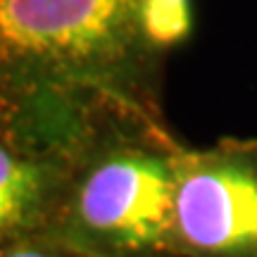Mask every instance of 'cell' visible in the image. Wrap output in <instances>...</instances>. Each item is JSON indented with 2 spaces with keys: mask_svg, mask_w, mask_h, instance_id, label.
Here are the masks:
<instances>
[{
  "mask_svg": "<svg viewBox=\"0 0 257 257\" xmlns=\"http://www.w3.org/2000/svg\"><path fill=\"white\" fill-rule=\"evenodd\" d=\"M98 88L0 76V243L46 229Z\"/></svg>",
  "mask_w": 257,
  "mask_h": 257,
  "instance_id": "obj_3",
  "label": "cell"
},
{
  "mask_svg": "<svg viewBox=\"0 0 257 257\" xmlns=\"http://www.w3.org/2000/svg\"><path fill=\"white\" fill-rule=\"evenodd\" d=\"M0 257H93V255L74 248V245L64 243V240L53 238V236L34 233V236L3 240L0 243Z\"/></svg>",
  "mask_w": 257,
  "mask_h": 257,
  "instance_id": "obj_5",
  "label": "cell"
},
{
  "mask_svg": "<svg viewBox=\"0 0 257 257\" xmlns=\"http://www.w3.org/2000/svg\"><path fill=\"white\" fill-rule=\"evenodd\" d=\"M186 150L167 117L100 91L41 233L93 257H176L174 195Z\"/></svg>",
  "mask_w": 257,
  "mask_h": 257,
  "instance_id": "obj_1",
  "label": "cell"
},
{
  "mask_svg": "<svg viewBox=\"0 0 257 257\" xmlns=\"http://www.w3.org/2000/svg\"><path fill=\"white\" fill-rule=\"evenodd\" d=\"M176 257H257V138L188 146L174 195Z\"/></svg>",
  "mask_w": 257,
  "mask_h": 257,
  "instance_id": "obj_4",
  "label": "cell"
},
{
  "mask_svg": "<svg viewBox=\"0 0 257 257\" xmlns=\"http://www.w3.org/2000/svg\"><path fill=\"white\" fill-rule=\"evenodd\" d=\"M193 34V0H0V76L112 93L165 117L169 60Z\"/></svg>",
  "mask_w": 257,
  "mask_h": 257,
  "instance_id": "obj_2",
  "label": "cell"
}]
</instances>
